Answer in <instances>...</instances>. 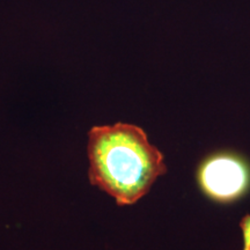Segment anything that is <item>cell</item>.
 <instances>
[{"mask_svg": "<svg viewBox=\"0 0 250 250\" xmlns=\"http://www.w3.org/2000/svg\"><path fill=\"white\" fill-rule=\"evenodd\" d=\"M197 177L202 191L220 203L241 198L250 187L248 164L233 153H218L205 159L199 166Z\"/></svg>", "mask_w": 250, "mask_h": 250, "instance_id": "7a4b0ae2", "label": "cell"}, {"mask_svg": "<svg viewBox=\"0 0 250 250\" xmlns=\"http://www.w3.org/2000/svg\"><path fill=\"white\" fill-rule=\"evenodd\" d=\"M240 226L243 235V250H250V214L242 219Z\"/></svg>", "mask_w": 250, "mask_h": 250, "instance_id": "3957f363", "label": "cell"}, {"mask_svg": "<svg viewBox=\"0 0 250 250\" xmlns=\"http://www.w3.org/2000/svg\"><path fill=\"white\" fill-rule=\"evenodd\" d=\"M88 138L90 184L114 197L118 205L138 202L167 171L162 153L137 125L94 126Z\"/></svg>", "mask_w": 250, "mask_h": 250, "instance_id": "6da1fadb", "label": "cell"}]
</instances>
